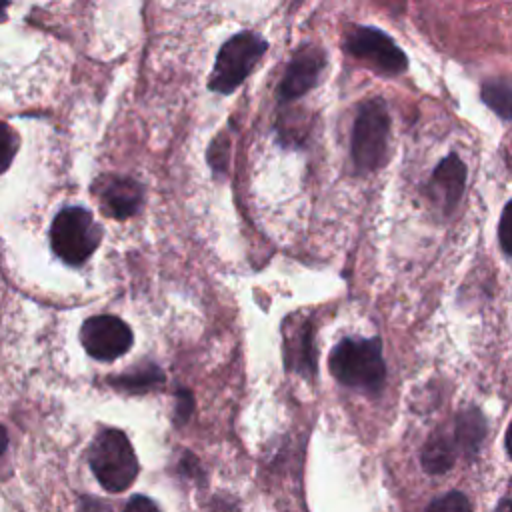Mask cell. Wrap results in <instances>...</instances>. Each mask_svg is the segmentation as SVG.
<instances>
[{
    "mask_svg": "<svg viewBox=\"0 0 512 512\" xmlns=\"http://www.w3.org/2000/svg\"><path fill=\"white\" fill-rule=\"evenodd\" d=\"M102 212L114 220L134 216L144 200L142 186L130 176H104L94 184Z\"/></svg>",
    "mask_w": 512,
    "mask_h": 512,
    "instance_id": "cell-10",
    "label": "cell"
},
{
    "mask_svg": "<svg viewBox=\"0 0 512 512\" xmlns=\"http://www.w3.org/2000/svg\"><path fill=\"white\" fill-rule=\"evenodd\" d=\"M510 510V504H508V498H504L502 502H500V508H498V512H508Z\"/></svg>",
    "mask_w": 512,
    "mask_h": 512,
    "instance_id": "cell-24",
    "label": "cell"
},
{
    "mask_svg": "<svg viewBox=\"0 0 512 512\" xmlns=\"http://www.w3.org/2000/svg\"><path fill=\"white\" fill-rule=\"evenodd\" d=\"M344 50L384 76H398L408 68L406 54L386 32L374 26L352 28L344 38Z\"/></svg>",
    "mask_w": 512,
    "mask_h": 512,
    "instance_id": "cell-6",
    "label": "cell"
},
{
    "mask_svg": "<svg viewBox=\"0 0 512 512\" xmlns=\"http://www.w3.org/2000/svg\"><path fill=\"white\" fill-rule=\"evenodd\" d=\"M80 512H112L108 502L92 498V496H84L80 500Z\"/></svg>",
    "mask_w": 512,
    "mask_h": 512,
    "instance_id": "cell-22",
    "label": "cell"
},
{
    "mask_svg": "<svg viewBox=\"0 0 512 512\" xmlns=\"http://www.w3.org/2000/svg\"><path fill=\"white\" fill-rule=\"evenodd\" d=\"M90 468L108 492L126 490L138 476V458L128 436L118 428H106L96 434L88 450Z\"/></svg>",
    "mask_w": 512,
    "mask_h": 512,
    "instance_id": "cell-2",
    "label": "cell"
},
{
    "mask_svg": "<svg viewBox=\"0 0 512 512\" xmlns=\"http://www.w3.org/2000/svg\"><path fill=\"white\" fill-rule=\"evenodd\" d=\"M326 56L322 48L316 46H300L284 72V78L278 86V100L280 102H292L300 96L308 94L320 78V72L324 70Z\"/></svg>",
    "mask_w": 512,
    "mask_h": 512,
    "instance_id": "cell-8",
    "label": "cell"
},
{
    "mask_svg": "<svg viewBox=\"0 0 512 512\" xmlns=\"http://www.w3.org/2000/svg\"><path fill=\"white\" fill-rule=\"evenodd\" d=\"M508 216H510V202H506V206H504V210L500 214V224H498V240H500V248H502L506 258L510 256V250H508V242H510V222H508Z\"/></svg>",
    "mask_w": 512,
    "mask_h": 512,
    "instance_id": "cell-20",
    "label": "cell"
},
{
    "mask_svg": "<svg viewBox=\"0 0 512 512\" xmlns=\"http://www.w3.org/2000/svg\"><path fill=\"white\" fill-rule=\"evenodd\" d=\"M6 446H8V434H6V430L0 426V454L6 450Z\"/></svg>",
    "mask_w": 512,
    "mask_h": 512,
    "instance_id": "cell-23",
    "label": "cell"
},
{
    "mask_svg": "<svg viewBox=\"0 0 512 512\" xmlns=\"http://www.w3.org/2000/svg\"><path fill=\"white\" fill-rule=\"evenodd\" d=\"M486 430H488L486 418L478 408L462 410L456 416L454 430H452L456 450L462 452L464 456H474L480 450L482 440L486 438Z\"/></svg>",
    "mask_w": 512,
    "mask_h": 512,
    "instance_id": "cell-12",
    "label": "cell"
},
{
    "mask_svg": "<svg viewBox=\"0 0 512 512\" xmlns=\"http://www.w3.org/2000/svg\"><path fill=\"white\" fill-rule=\"evenodd\" d=\"M80 342L92 358L110 362L132 348L134 336L130 326L118 316L100 314L84 320L80 328Z\"/></svg>",
    "mask_w": 512,
    "mask_h": 512,
    "instance_id": "cell-7",
    "label": "cell"
},
{
    "mask_svg": "<svg viewBox=\"0 0 512 512\" xmlns=\"http://www.w3.org/2000/svg\"><path fill=\"white\" fill-rule=\"evenodd\" d=\"M426 512H472V506H470V500L462 492L454 490V492L442 494L436 500H432L428 504Z\"/></svg>",
    "mask_w": 512,
    "mask_h": 512,
    "instance_id": "cell-16",
    "label": "cell"
},
{
    "mask_svg": "<svg viewBox=\"0 0 512 512\" xmlns=\"http://www.w3.org/2000/svg\"><path fill=\"white\" fill-rule=\"evenodd\" d=\"M102 240V228L82 206L62 208L50 226V244L54 254L70 264H84Z\"/></svg>",
    "mask_w": 512,
    "mask_h": 512,
    "instance_id": "cell-4",
    "label": "cell"
},
{
    "mask_svg": "<svg viewBox=\"0 0 512 512\" xmlns=\"http://www.w3.org/2000/svg\"><path fill=\"white\" fill-rule=\"evenodd\" d=\"M284 362L286 368L300 376L316 372V356L312 346V324L308 320L286 318L284 322Z\"/></svg>",
    "mask_w": 512,
    "mask_h": 512,
    "instance_id": "cell-11",
    "label": "cell"
},
{
    "mask_svg": "<svg viewBox=\"0 0 512 512\" xmlns=\"http://www.w3.org/2000/svg\"><path fill=\"white\" fill-rule=\"evenodd\" d=\"M332 376L354 390L376 394L386 382L380 338H342L330 352Z\"/></svg>",
    "mask_w": 512,
    "mask_h": 512,
    "instance_id": "cell-1",
    "label": "cell"
},
{
    "mask_svg": "<svg viewBox=\"0 0 512 512\" xmlns=\"http://www.w3.org/2000/svg\"><path fill=\"white\" fill-rule=\"evenodd\" d=\"M456 456H458V450L452 434L444 430H436L422 446L420 462L428 474H444L454 466Z\"/></svg>",
    "mask_w": 512,
    "mask_h": 512,
    "instance_id": "cell-13",
    "label": "cell"
},
{
    "mask_svg": "<svg viewBox=\"0 0 512 512\" xmlns=\"http://www.w3.org/2000/svg\"><path fill=\"white\" fill-rule=\"evenodd\" d=\"M510 80L504 78H488L480 88V98L484 104L494 110L502 120L510 118Z\"/></svg>",
    "mask_w": 512,
    "mask_h": 512,
    "instance_id": "cell-15",
    "label": "cell"
},
{
    "mask_svg": "<svg viewBox=\"0 0 512 512\" xmlns=\"http://www.w3.org/2000/svg\"><path fill=\"white\" fill-rule=\"evenodd\" d=\"M4 8H6V4H0V12H2V10H4Z\"/></svg>",
    "mask_w": 512,
    "mask_h": 512,
    "instance_id": "cell-25",
    "label": "cell"
},
{
    "mask_svg": "<svg viewBox=\"0 0 512 512\" xmlns=\"http://www.w3.org/2000/svg\"><path fill=\"white\" fill-rule=\"evenodd\" d=\"M122 512H160V510H158V506L150 498H146L142 494H136V496H132L126 502Z\"/></svg>",
    "mask_w": 512,
    "mask_h": 512,
    "instance_id": "cell-21",
    "label": "cell"
},
{
    "mask_svg": "<svg viewBox=\"0 0 512 512\" xmlns=\"http://www.w3.org/2000/svg\"><path fill=\"white\" fill-rule=\"evenodd\" d=\"M228 150H230V142L226 138V134L222 132L220 136H216L208 148V164L212 166V170L216 174L226 172V164H228Z\"/></svg>",
    "mask_w": 512,
    "mask_h": 512,
    "instance_id": "cell-18",
    "label": "cell"
},
{
    "mask_svg": "<svg viewBox=\"0 0 512 512\" xmlns=\"http://www.w3.org/2000/svg\"><path fill=\"white\" fill-rule=\"evenodd\" d=\"M192 410H194V396H192V392L186 390V388L178 390L176 392V406H174V422L178 426L186 424V420L190 418Z\"/></svg>",
    "mask_w": 512,
    "mask_h": 512,
    "instance_id": "cell-19",
    "label": "cell"
},
{
    "mask_svg": "<svg viewBox=\"0 0 512 512\" xmlns=\"http://www.w3.org/2000/svg\"><path fill=\"white\" fill-rule=\"evenodd\" d=\"M16 152H18V136L8 124L0 120V174L8 170Z\"/></svg>",
    "mask_w": 512,
    "mask_h": 512,
    "instance_id": "cell-17",
    "label": "cell"
},
{
    "mask_svg": "<svg viewBox=\"0 0 512 512\" xmlns=\"http://www.w3.org/2000/svg\"><path fill=\"white\" fill-rule=\"evenodd\" d=\"M390 138V114L382 98H370L360 104L352 136L350 158L358 172H374L388 158Z\"/></svg>",
    "mask_w": 512,
    "mask_h": 512,
    "instance_id": "cell-3",
    "label": "cell"
},
{
    "mask_svg": "<svg viewBox=\"0 0 512 512\" xmlns=\"http://www.w3.org/2000/svg\"><path fill=\"white\" fill-rule=\"evenodd\" d=\"M466 188V166L456 152L444 156L438 166L432 170V176L426 186V194L436 210L442 216L454 212L458 202L464 196Z\"/></svg>",
    "mask_w": 512,
    "mask_h": 512,
    "instance_id": "cell-9",
    "label": "cell"
},
{
    "mask_svg": "<svg viewBox=\"0 0 512 512\" xmlns=\"http://www.w3.org/2000/svg\"><path fill=\"white\" fill-rule=\"evenodd\" d=\"M268 42L250 30L230 36L218 50L208 88L218 94H232L264 56Z\"/></svg>",
    "mask_w": 512,
    "mask_h": 512,
    "instance_id": "cell-5",
    "label": "cell"
},
{
    "mask_svg": "<svg viewBox=\"0 0 512 512\" xmlns=\"http://www.w3.org/2000/svg\"><path fill=\"white\" fill-rule=\"evenodd\" d=\"M164 380H166V376L160 370V366H156L152 362H142L124 374L112 376L110 384L124 392H148V390L160 386Z\"/></svg>",
    "mask_w": 512,
    "mask_h": 512,
    "instance_id": "cell-14",
    "label": "cell"
}]
</instances>
